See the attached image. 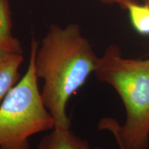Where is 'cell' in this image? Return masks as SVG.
<instances>
[{"mask_svg":"<svg viewBox=\"0 0 149 149\" xmlns=\"http://www.w3.org/2000/svg\"><path fill=\"white\" fill-rule=\"evenodd\" d=\"M99 57L78 24H53L39 44L35 57L37 77L44 81L43 103L53 117L55 128L69 129L66 113L69 99L95 72Z\"/></svg>","mask_w":149,"mask_h":149,"instance_id":"1","label":"cell"},{"mask_svg":"<svg viewBox=\"0 0 149 149\" xmlns=\"http://www.w3.org/2000/svg\"><path fill=\"white\" fill-rule=\"evenodd\" d=\"M95 74L98 81L115 89L126 113L122 125L114 118L105 117L99 122L98 129L111 132L119 149H146L149 141V58H124L120 48L112 44L99 57Z\"/></svg>","mask_w":149,"mask_h":149,"instance_id":"2","label":"cell"},{"mask_svg":"<svg viewBox=\"0 0 149 149\" xmlns=\"http://www.w3.org/2000/svg\"><path fill=\"white\" fill-rule=\"evenodd\" d=\"M39 44L33 37L26 72L0 105V149H29L30 137L55 128L35 72Z\"/></svg>","mask_w":149,"mask_h":149,"instance_id":"3","label":"cell"},{"mask_svg":"<svg viewBox=\"0 0 149 149\" xmlns=\"http://www.w3.org/2000/svg\"><path fill=\"white\" fill-rule=\"evenodd\" d=\"M37 149H100L93 148L88 141L81 138L71 129L53 128L44 135L37 146Z\"/></svg>","mask_w":149,"mask_h":149,"instance_id":"4","label":"cell"},{"mask_svg":"<svg viewBox=\"0 0 149 149\" xmlns=\"http://www.w3.org/2000/svg\"><path fill=\"white\" fill-rule=\"evenodd\" d=\"M8 0H0V58L9 54H23L21 42L13 35Z\"/></svg>","mask_w":149,"mask_h":149,"instance_id":"5","label":"cell"},{"mask_svg":"<svg viewBox=\"0 0 149 149\" xmlns=\"http://www.w3.org/2000/svg\"><path fill=\"white\" fill-rule=\"evenodd\" d=\"M23 54H9L0 58V105L8 93L19 82Z\"/></svg>","mask_w":149,"mask_h":149,"instance_id":"6","label":"cell"},{"mask_svg":"<svg viewBox=\"0 0 149 149\" xmlns=\"http://www.w3.org/2000/svg\"><path fill=\"white\" fill-rule=\"evenodd\" d=\"M124 8L128 10L135 31L142 35H149V3L138 4L132 0L124 5Z\"/></svg>","mask_w":149,"mask_h":149,"instance_id":"7","label":"cell"},{"mask_svg":"<svg viewBox=\"0 0 149 149\" xmlns=\"http://www.w3.org/2000/svg\"><path fill=\"white\" fill-rule=\"evenodd\" d=\"M97 1L104 3H107V4H113V3H117V4L120 6L122 8H124V5H125L128 1H132V0H97Z\"/></svg>","mask_w":149,"mask_h":149,"instance_id":"8","label":"cell"}]
</instances>
